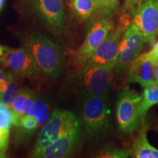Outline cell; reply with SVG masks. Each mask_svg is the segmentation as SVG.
I'll return each instance as SVG.
<instances>
[{
	"label": "cell",
	"instance_id": "obj_8",
	"mask_svg": "<svg viewBox=\"0 0 158 158\" xmlns=\"http://www.w3.org/2000/svg\"><path fill=\"white\" fill-rule=\"evenodd\" d=\"M114 27L113 21L108 19V17L101 18L93 23L84 43L75 54L74 63L77 68H82L86 64Z\"/></svg>",
	"mask_w": 158,
	"mask_h": 158
},
{
	"label": "cell",
	"instance_id": "obj_23",
	"mask_svg": "<svg viewBox=\"0 0 158 158\" xmlns=\"http://www.w3.org/2000/svg\"><path fill=\"white\" fill-rule=\"evenodd\" d=\"M16 127L22 128L27 132H33L39 127L37 121L33 116L26 114L19 120V125Z\"/></svg>",
	"mask_w": 158,
	"mask_h": 158
},
{
	"label": "cell",
	"instance_id": "obj_6",
	"mask_svg": "<svg viewBox=\"0 0 158 158\" xmlns=\"http://www.w3.org/2000/svg\"><path fill=\"white\" fill-rule=\"evenodd\" d=\"M109 116L106 96H86L83 106V118L89 135L106 132L109 127Z\"/></svg>",
	"mask_w": 158,
	"mask_h": 158
},
{
	"label": "cell",
	"instance_id": "obj_3",
	"mask_svg": "<svg viewBox=\"0 0 158 158\" xmlns=\"http://www.w3.org/2000/svg\"><path fill=\"white\" fill-rule=\"evenodd\" d=\"M115 65L86 64L78 69L76 79L86 96H106L109 92Z\"/></svg>",
	"mask_w": 158,
	"mask_h": 158
},
{
	"label": "cell",
	"instance_id": "obj_5",
	"mask_svg": "<svg viewBox=\"0 0 158 158\" xmlns=\"http://www.w3.org/2000/svg\"><path fill=\"white\" fill-rule=\"evenodd\" d=\"M142 96L134 90L126 89L118 94L116 102V117L119 130L131 133L139 126L142 119L140 104Z\"/></svg>",
	"mask_w": 158,
	"mask_h": 158
},
{
	"label": "cell",
	"instance_id": "obj_31",
	"mask_svg": "<svg viewBox=\"0 0 158 158\" xmlns=\"http://www.w3.org/2000/svg\"><path fill=\"white\" fill-rule=\"evenodd\" d=\"M2 56V54H0V58H1Z\"/></svg>",
	"mask_w": 158,
	"mask_h": 158
},
{
	"label": "cell",
	"instance_id": "obj_22",
	"mask_svg": "<svg viewBox=\"0 0 158 158\" xmlns=\"http://www.w3.org/2000/svg\"><path fill=\"white\" fill-rule=\"evenodd\" d=\"M131 154V150L118 148H107L102 150L98 157L103 158H126L129 157Z\"/></svg>",
	"mask_w": 158,
	"mask_h": 158
},
{
	"label": "cell",
	"instance_id": "obj_18",
	"mask_svg": "<svg viewBox=\"0 0 158 158\" xmlns=\"http://www.w3.org/2000/svg\"><path fill=\"white\" fill-rule=\"evenodd\" d=\"M70 4L74 13L81 21L87 20L95 7L94 0H71Z\"/></svg>",
	"mask_w": 158,
	"mask_h": 158
},
{
	"label": "cell",
	"instance_id": "obj_26",
	"mask_svg": "<svg viewBox=\"0 0 158 158\" xmlns=\"http://www.w3.org/2000/svg\"><path fill=\"white\" fill-rule=\"evenodd\" d=\"M141 2V0H124V7L127 10L132 12Z\"/></svg>",
	"mask_w": 158,
	"mask_h": 158
},
{
	"label": "cell",
	"instance_id": "obj_4",
	"mask_svg": "<svg viewBox=\"0 0 158 158\" xmlns=\"http://www.w3.org/2000/svg\"><path fill=\"white\" fill-rule=\"evenodd\" d=\"M130 22L129 15H122L118 20L116 27H114L108 33L103 42L99 45L84 65H115L122 37Z\"/></svg>",
	"mask_w": 158,
	"mask_h": 158
},
{
	"label": "cell",
	"instance_id": "obj_24",
	"mask_svg": "<svg viewBox=\"0 0 158 158\" xmlns=\"http://www.w3.org/2000/svg\"><path fill=\"white\" fill-rule=\"evenodd\" d=\"M10 132L5 131L0 128V151L4 154L5 153L9 143Z\"/></svg>",
	"mask_w": 158,
	"mask_h": 158
},
{
	"label": "cell",
	"instance_id": "obj_16",
	"mask_svg": "<svg viewBox=\"0 0 158 158\" xmlns=\"http://www.w3.org/2000/svg\"><path fill=\"white\" fill-rule=\"evenodd\" d=\"M27 115L33 116L37 121L39 127L48 121L50 116V106L45 100L35 99L27 112Z\"/></svg>",
	"mask_w": 158,
	"mask_h": 158
},
{
	"label": "cell",
	"instance_id": "obj_27",
	"mask_svg": "<svg viewBox=\"0 0 158 158\" xmlns=\"http://www.w3.org/2000/svg\"><path fill=\"white\" fill-rule=\"evenodd\" d=\"M149 54L153 57L154 59L158 60V40L155 44L153 45L152 50L149 51Z\"/></svg>",
	"mask_w": 158,
	"mask_h": 158
},
{
	"label": "cell",
	"instance_id": "obj_28",
	"mask_svg": "<svg viewBox=\"0 0 158 158\" xmlns=\"http://www.w3.org/2000/svg\"><path fill=\"white\" fill-rule=\"evenodd\" d=\"M4 2H5V0H0V10H1L2 8Z\"/></svg>",
	"mask_w": 158,
	"mask_h": 158
},
{
	"label": "cell",
	"instance_id": "obj_29",
	"mask_svg": "<svg viewBox=\"0 0 158 158\" xmlns=\"http://www.w3.org/2000/svg\"><path fill=\"white\" fill-rule=\"evenodd\" d=\"M3 52H4V47L1 46V45H0V54H3Z\"/></svg>",
	"mask_w": 158,
	"mask_h": 158
},
{
	"label": "cell",
	"instance_id": "obj_12",
	"mask_svg": "<svg viewBox=\"0 0 158 158\" xmlns=\"http://www.w3.org/2000/svg\"><path fill=\"white\" fill-rule=\"evenodd\" d=\"M35 10L41 19L55 32H61L64 27L63 0H31Z\"/></svg>",
	"mask_w": 158,
	"mask_h": 158
},
{
	"label": "cell",
	"instance_id": "obj_17",
	"mask_svg": "<svg viewBox=\"0 0 158 158\" xmlns=\"http://www.w3.org/2000/svg\"><path fill=\"white\" fill-rule=\"evenodd\" d=\"M155 105H158V83L148 85L144 87L140 111L142 117H144L147 111Z\"/></svg>",
	"mask_w": 158,
	"mask_h": 158
},
{
	"label": "cell",
	"instance_id": "obj_2",
	"mask_svg": "<svg viewBox=\"0 0 158 158\" xmlns=\"http://www.w3.org/2000/svg\"><path fill=\"white\" fill-rule=\"evenodd\" d=\"M80 125L76 116L68 110L55 109L39 133L32 153L35 157L40 152Z\"/></svg>",
	"mask_w": 158,
	"mask_h": 158
},
{
	"label": "cell",
	"instance_id": "obj_20",
	"mask_svg": "<svg viewBox=\"0 0 158 158\" xmlns=\"http://www.w3.org/2000/svg\"><path fill=\"white\" fill-rule=\"evenodd\" d=\"M19 86L15 76L12 74H7V88L0 95V100L10 108L13 100L19 92Z\"/></svg>",
	"mask_w": 158,
	"mask_h": 158
},
{
	"label": "cell",
	"instance_id": "obj_1",
	"mask_svg": "<svg viewBox=\"0 0 158 158\" xmlns=\"http://www.w3.org/2000/svg\"><path fill=\"white\" fill-rule=\"evenodd\" d=\"M25 45L30 50L43 73L51 78L59 76L64 56L58 45L42 35H33L29 37Z\"/></svg>",
	"mask_w": 158,
	"mask_h": 158
},
{
	"label": "cell",
	"instance_id": "obj_15",
	"mask_svg": "<svg viewBox=\"0 0 158 158\" xmlns=\"http://www.w3.org/2000/svg\"><path fill=\"white\" fill-rule=\"evenodd\" d=\"M131 151V155L135 158H158V149L148 141L147 130L141 132L134 143Z\"/></svg>",
	"mask_w": 158,
	"mask_h": 158
},
{
	"label": "cell",
	"instance_id": "obj_21",
	"mask_svg": "<svg viewBox=\"0 0 158 158\" xmlns=\"http://www.w3.org/2000/svg\"><path fill=\"white\" fill-rule=\"evenodd\" d=\"M13 124V113L10 108L0 100V128L10 132Z\"/></svg>",
	"mask_w": 158,
	"mask_h": 158
},
{
	"label": "cell",
	"instance_id": "obj_14",
	"mask_svg": "<svg viewBox=\"0 0 158 158\" xmlns=\"http://www.w3.org/2000/svg\"><path fill=\"white\" fill-rule=\"evenodd\" d=\"M35 100L33 92L28 89H23L19 91L13 103L10 106L13 113V125L17 127L19 120L27 114V110Z\"/></svg>",
	"mask_w": 158,
	"mask_h": 158
},
{
	"label": "cell",
	"instance_id": "obj_25",
	"mask_svg": "<svg viewBox=\"0 0 158 158\" xmlns=\"http://www.w3.org/2000/svg\"><path fill=\"white\" fill-rule=\"evenodd\" d=\"M7 85V74L2 69H0V95L5 92Z\"/></svg>",
	"mask_w": 158,
	"mask_h": 158
},
{
	"label": "cell",
	"instance_id": "obj_10",
	"mask_svg": "<svg viewBox=\"0 0 158 158\" xmlns=\"http://www.w3.org/2000/svg\"><path fill=\"white\" fill-rule=\"evenodd\" d=\"M2 61L6 68L23 77L34 78L41 72L32 54L26 45L18 48L4 47Z\"/></svg>",
	"mask_w": 158,
	"mask_h": 158
},
{
	"label": "cell",
	"instance_id": "obj_11",
	"mask_svg": "<svg viewBox=\"0 0 158 158\" xmlns=\"http://www.w3.org/2000/svg\"><path fill=\"white\" fill-rule=\"evenodd\" d=\"M157 61L149 52L140 54L128 67L127 83H136L143 87L158 83L155 79V65Z\"/></svg>",
	"mask_w": 158,
	"mask_h": 158
},
{
	"label": "cell",
	"instance_id": "obj_7",
	"mask_svg": "<svg viewBox=\"0 0 158 158\" xmlns=\"http://www.w3.org/2000/svg\"><path fill=\"white\" fill-rule=\"evenodd\" d=\"M144 43L143 34L133 23L130 22L120 43L114 73L119 76H124L130 64L141 54Z\"/></svg>",
	"mask_w": 158,
	"mask_h": 158
},
{
	"label": "cell",
	"instance_id": "obj_9",
	"mask_svg": "<svg viewBox=\"0 0 158 158\" xmlns=\"http://www.w3.org/2000/svg\"><path fill=\"white\" fill-rule=\"evenodd\" d=\"M132 23L143 34L145 42L154 45L158 35V0H143L132 11Z\"/></svg>",
	"mask_w": 158,
	"mask_h": 158
},
{
	"label": "cell",
	"instance_id": "obj_13",
	"mask_svg": "<svg viewBox=\"0 0 158 158\" xmlns=\"http://www.w3.org/2000/svg\"><path fill=\"white\" fill-rule=\"evenodd\" d=\"M81 135L80 125L40 152L35 157L62 158L73 152Z\"/></svg>",
	"mask_w": 158,
	"mask_h": 158
},
{
	"label": "cell",
	"instance_id": "obj_30",
	"mask_svg": "<svg viewBox=\"0 0 158 158\" xmlns=\"http://www.w3.org/2000/svg\"><path fill=\"white\" fill-rule=\"evenodd\" d=\"M5 157V154L0 151V157Z\"/></svg>",
	"mask_w": 158,
	"mask_h": 158
},
{
	"label": "cell",
	"instance_id": "obj_19",
	"mask_svg": "<svg viewBox=\"0 0 158 158\" xmlns=\"http://www.w3.org/2000/svg\"><path fill=\"white\" fill-rule=\"evenodd\" d=\"M94 13L100 18L109 17L117 11L119 0H94Z\"/></svg>",
	"mask_w": 158,
	"mask_h": 158
}]
</instances>
